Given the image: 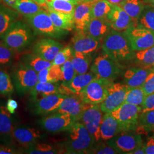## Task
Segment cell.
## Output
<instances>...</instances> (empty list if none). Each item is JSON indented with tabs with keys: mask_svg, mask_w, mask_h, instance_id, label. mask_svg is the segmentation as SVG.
Masks as SVG:
<instances>
[{
	"mask_svg": "<svg viewBox=\"0 0 154 154\" xmlns=\"http://www.w3.org/2000/svg\"><path fill=\"white\" fill-rule=\"evenodd\" d=\"M65 151L62 149H58L49 144L37 143L26 149H22L20 152L23 154H55L63 153Z\"/></svg>",
	"mask_w": 154,
	"mask_h": 154,
	"instance_id": "cell-35",
	"label": "cell"
},
{
	"mask_svg": "<svg viewBox=\"0 0 154 154\" xmlns=\"http://www.w3.org/2000/svg\"><path fill=\"white\" fill-rule=\"evenodd\" d=\"M128 87L121 83H112L109 87L108 94L100 105L102 112L110 113L125 103Z\"/></svg>",
	"mask_w": 154,
	"mask_h": 154,
	"instance_id": "cell-13",
	"label": "cell"
},
{
	"mask_svg": "<svg viewBox=\"0 0 154 154\" xmlns=\"http://www.w3.org/2000/svg\"><path fill=\"white\" fill-rule=\"evenodd\" d=\"M9 74L17 93L21 96L30 93L38 83L37 72L20 61L10 68Z\"/></svg>",
	"mask_w": 154,
	"mask_h": 154,
	"instance_id": "cell-4",
	"label": "cell"
},
{
	"mask_svg": "<svg viewBox=\"0 0 154 154\" xmlns=\"http://www.w3.org/2000/svg\"><path fill=\"white\" fill-rule=\"evenodd\" d=\"M125 32L135 52L146 49L154 45V31L137 25L127 29Z\"/></svg>",
	"mask_w": 154,
	"mask_h": 154,
	"instance_id": "cell-9",
	"label": "cell"
},
{
	"mask_svg": "<svg viewBox=\"0 0 154 154\" xmlns=\"http://www.w3.org/2000/svg\"><path fill=\"white\" fill-rule=\"evenodd\" d=\"M54 112L51 116L41 118L38 121L39 125L47 132L56 134L68 131L76 122L68 114Z\"/></svg>",
	"mask_w": 154,
	"mask_h": 154,
	"instance_id": "cell-10",
	"label": "cell"
},
{
	"mask_svg": "<svg viewBox=\"0 0 154 154\" xmlns=\"http://www.w3.org/2000/svg\"><path fill=\"white\" fill-rule=\"evenodd\" d=\"M142 88L146 96L154 93V69L149 74Z\"/></svg>",
	"mask_w": 154,
	"mask_h": 154,
	"instance_id": "cell-46",
	"label": "cell"
},
{
	"mask_svg": "<svg viewBox=\"0 0 154 154\" xmlns=\"http://www.w3.org/2000/svg\"><path fill=\"white\" fill-rule=\"evenodd\" d=\"M114 5L107 0H99L94 2L91 8V16L92 18L107 19Z\"/></svg>",
	"mask_w": 154,
	"mask_h": 154,
	"instance_id": "cell-36",
	"label": "cell"
},
{
	"mask_svg": "<svg viewBox=\"0 0 154 154\" xmlns=\"http://www.w3.org/2000/svg\"><path fill=\"white\" fill-rule=\"evenodd\" d=\"M119 67L118 63L104 52L95 59L91 71L97 78L113 82L121 73Z\"/></svg>",
	"mask_w": 154,
	"mask_h": 154,
	"instance_id": "cell-6",
	"label": "cell"
},
{
	"mask_svg": "<svg viewBox=\"0 0 154 154\" xmlns=\"http://www.w3.org/2000/svg\"><path fill=\"white\" fill-rule=\"evenodd\" d=\"M88 154H116L118 152L114 149L107 142L106 143L99 142L95 144Z\"/></svg>",
	"mask_w": 154,
	"mask_h": 154,
	"instance_id": "cell-45",
	"label": "cell"
},
{
	"mask_svg": "<svg viewBox=\"0 0 154 154\" xmlns=\"http://www.w3.org/2000/svg\"><path fill=\"white\" fill-rule=\"evenodd\" d=\"M91 105H92L85 102L79 95H66L60 107L55 112L68 114L75 121L79 122L84 111Z\"/></svg>",
	"mask_w": 154,
	"mask_h": 154,
	"instance_id": "cell-16",
	"label": "cell"
},
{
	"mask_svg": "<svg viewBox=\"0 0 154 154\" xmlns=\"http://www.w3.org/2000/svg\"><path fill=\"white\" fill-rule=\"evenodd\" d=\"M102 117L100 106L98 105H92L84 111L79 121L87 128L97 142L101 139L100 126Z\"/></svg>",
	"mask_w": 154,
	"mask_h": 154,
	"instance_id": "cell-14",
	"label": "cell"
},
{
	"mask_svg": "<svg viewBox=\"0 0 154 154\" xmlns=\"http://www.w3.org/2000/svg\"><path fill=\"white\" fill-rule=\"evenodd\" d=\"M6 106L7 107V109L11 114H14L18 108V104L16 100L9 99L6 103Z\"/></svg>",
	"mask_w": 154,
	"mask_h": 154,
	"instance_id": "cell-50",
	"label": "cell"
},
{
	"mask_svg": "<svg viewBox=\"0 0 154 154\" xmlns=\"http://www.w3.org/2000/svg\"><path fill=\"white\" fill-rule=\"evenodd\" d=\"M126 131L125 128L111 113H105L100 126L101 139L109 140L118 134Z\"/></svg>",
	"mask_w": 154,
	"mask_h": 154,
	"instance_id": "cell-21",
	"label": "cell"
},
{
	"mask_svg": "<svg viewBox=\"0 0 154 154\" xmlns=\"http://www.w3.org/2000/svg\"><path fill=\"white\" fill-rule=\"evenodd\" d=\"M102 48L104 52L119 66L134 58L135 51L125 32L112 29L104 38Z\"/></svg>",
	"mask_w": 154,
	"mask_h": 154,
	"instance_id": "cell-1",
	"label": "cell"
},
{
	"mask_svg": "<svg viewBox=\"0 0 154 154\" xmlns=\"http://www.w3.org/2000/svg\"><path fill=\"white\" fill-rule=\"evenodd\" d=\"M134 58L139 67L154 69V45L146 49L135 51Z\"/></svg>",
	"mask_w": 154,
	"mask_h": 154,
	"instance_id": "cell-32",
	"label": "cell"
},
{
	"mask_svg": "<svg viewBox=\"0 0 154 154\" xmlns=\"http://www.w3.org/2000/svg\"><path fill=\"white\" fill-rule=\"evenodd\" d=\"M47 12L57 28L66 31H71L74 28L73 16L61 13L48 9Z\"/></svg>",
	"mask_w": 154,
	"mask_h": 154,
	"instance_id": "cell-30",
	"label": "cell"
},
{
	"mask_svg": "<svg viewBox=\"0 0 154 154\" xmlns=\"http://www.w3.org/2000/svg\"><path fill=\"white\" fill-rule=\"evenodd\" d=\"M69 132V138L63 143L66 154H88L96 143L95 138L80 122H75Z\"/></svg>",
	"mask_w": 154,
	"mask_h": 154,
	"instance_id": "cell-3",
	"label": "cell"
},
{
	"mask_svg": "<svg viewBox=\"0 0 154 154\" xmlns=\"http://www.w3.org/2000/svg\"><path fill=\"white\" fill-rule=\"evenodd\" d=\"M143 111L154 110V93L147 95L142 105Z\"/></svg>",
	"mask_w": 154,
	"mask_h": 154,
	"instance_id": "cell-47",
	"label": "cell"
},
{
	"mask_svg": "<svg viewBox=\"0 0 154 154\" xmlns=\"http://www.w3.org/2000/svg\"><path fill=\"white\" fill-rule=\"evenodd\" d=\"M142 111L140 106L124 103L110 113L128 131L138 126V119Z\"/></svg>",
	"mask_w": 154,
	"mask_h": 154,
	"instance_id": "cell-8",
	"label": "cell"
},
{
	"mask_svg": "<svg viewBox=\"0 0 154 154\" xmlns=\"http://www.w3.org/2000/svg\"><path fill=\"white\" fill-rule=\"evenodd\" d=\"M145 5L143 0H123L119 5L131 18L136 25Z\"/></svg>",
	"mask_w": 154,
	"mask_h": 154,
	"instance_id": "cell-29",
	"label": "cell"
},
{
	"mask_svg": "<svg viewBox=\"0 0 154 154\" xmlns=\"http://www.w3.org/2000/svg\"><path fill=\"white\" fill-rule=\"evenodd\" d=\"M72 41L73 51L90 54L99 48L100 41L89 36L83 31H77Z\"/></svg>",
	"mask_w": 154,
	"mask_h": 154,
	"instance_id": "cell-20",
	"label": "cell"
},
{
	"mask_svg": "<svg viewBox=\"0 0 154 154\" xmlns=\"http://www.w3.org/2000/svg\"><path fill=\"white\" fill-rule=\"evenodd\" d=\"M143 1L146 5L154 7V0H143Z\"/></svg>",
	"mask_w": 154,
	"mask_h": 154,
	"instance_id": "cell-54",
	"label": "cell"
},
{
	"mask_svg": "<svg viewBox=\"0 0 154 154\" xmlns=\"http://www.w3.org/2000/svg\"><path fill=\"white\" fill-rule=\"evenodd\" d=\"M20 154V152L13 144H4L0 146V154Z\"/></svg>",
	"mask_w": 154,
	"mask_h": 154,
	"instance_id": "cell-48",
	"label": "cell"
},
{
	"mask_svg": "<svg viewBox=\"0 0 154 154\" xmlns=\"http://www.w3.org/2000/svg\"><path fill=\"white\" fill-rule=\"evenodd\" d=\"M137 25L154 31V7L145 5L138 19Z\"/></svg>",
	"mask_w": 154,
	"mask_h": 154,
	"instance_id": "cell-39",
	"label": "cell"
},
{
	"mask_svg": "<svg viewBox=\"0 0 154 154\" xmlns=\"http://www.w3.org/2000/svg\"><path fill=\"white\" fill-rule=\"evenodd\" d=\"M16 51L0 43V69H10L14 63Z\"/></svg>",
	"mask_w": 154,
	"mask_h": 154,
	"instance_id": "cell-38",
	"label": "cell"
},
{
	"mask_svg": "<svg viewBox=\"0 0 154 154\" xmlns=\"http://www.w3.org/2000/svg\"><path fill=\"white\" fill-rule=\"evenodd\" d=\"M44 135L37 129L24 125H16L12 133L13 140L26 149L38 143Z\"/></svg>",
	"mask_w": 154,
	"mask_h": 154,
	"instance_id": "cell-15",
	"label": "cell"
},
{
	"mask_svg": "<svg viewBox=\"0 0 154 154\" xmlns=\"http://www.w3.org/2000/svg\"><path fill=\"white\" fill-rule=\"evenodd\" d=\"M107 20L111 29L118 32H125L127 29L136 25L131 18L119 5H114Z\"/></svg>",
	"mask_w": 154,
	"mask_h": 154,
	"instance_id": "cell-19",
	"label": "cell"
},
{
	"mask_svg": "<svg viewBox=\"0 0 154 154\" xmlns=\"http://www.w3.org/2000/svg\"><path fill=\"white\" fill-rule=\"evenodd\" d=\"M19 13L11 8L0 5V37L18 20Z\"/></svg>",
	"mask_w": 154,
	"mask_h": 154,
	"instance_id": "cell-28",
	"label": "cell"
},
{
	"mask_svg": "<svg viewBox=\"0 0 154 154\" xmlns=\"http://www.w3.org/2000/svg\"><path fill=\"white\" fill-rule=\"evenodd\" d=\"M57 93L65 94L62 85L58 82H38L29 94V102H35L51 94Z\"/></svg>",
	"mask_w": 154,
	"mask_h": 154,
	"instance_id": "cell-22",
	"label": "cell"
},
{
	"mask_svg": "<svg viewBox=\"0 0 154 154\" xmlns=\"http://www.w3.org/2000/svg\"><path fill=\"white\" fill-rule=\"evenodd\" d=\"M79 1H80L81 2H83V1H84V0H79Z\"/></svg>",
	"mask_w": 154,
	"mask_h": 154,
	"instance_id": "cell-58",
	"label": "cell"
},
{
	"mask_svg": "<svg viewBox=\"0 0 154 154\" xmlns=\"http://www.w3.org/2000/svg\"><path fill=\"white\" fill-rule=\"evenodd\" d=\"M144 147L145 154H154V137L149 138Z\"/></svg>",
	"mask_w": 154,
	"mask_h": 154,
	"instance_id": "cell-49",
	"label": "cell"
},
{
	"mask_svg": "<svg viewBox=\"0 0 154 154\" xmlns=\"http://www.w3.org/2000/svg\"><path fill=\"white\" fill-rule=\"evenodd\" d=\"M111 4L114 5H119L123 0H107Z\"/></svg>",
	"mask_w": 154,
	"mask_h": 154,
	"instance_id": "cell-53",
	"label": "cell"
},
{
	"mask_svg": "<svg viewBox=\"0 0 154 154\" xmlns=\"http://www.w3.org/2000/svg\"><path fill=\"white\" fill-rule=\"evenodd\" d=\"M73 54V50L70 46L63 48L55 56L53 65L62 66L66 61L70 60Z\"/></svg>",
	"mask_w": 154,
	"mask_h": 154,
	"instance_id": "cell-44",
	"label": "cell"
},
{
	"mask_svg": "<svg viewBox=\"0 0 154 154\" xmlns=\"http://www.w3.org/2000/svg\"><path fill=\"white\" fill-rule=\"evenodd\" d=\"M107 141L119 154H131L134 151L143 145L141 135L133 132L118 134Z\"/></svg>",
	"mask_w": 154,
	"mask_h": 154,
	"instance_id": "cell-11",
	"label": "cell"
},
{
	"mask_svg": "<svg viewBox=\"0 0 154 154\" xmlns=\"http://www.w3.org/2000/svg\"><path fill=\"white\" fill-rule=\"evenodd\" d=\"M33 1H35L36 2H37V3H38V0H33Z\"/></svg>",
	"mask_w": 154,
	"mask_h": 154,
	"instance_id": "cell-59",
	"label": "cell"
},
{
	"mask_svg": "<svg viewBox=\"0 0 154 154\" xmlns=\"http://www.w3.org/2000/svg\"><path fill=\"white\" fill-rule=\"evenodd\" d=\"M111 29L110 23L107 19L92 18L83 32L94 38L100 41L109 34Z\"/></svg>",
	"mask_w": 154,
	"mask_h": 154,
	"instance_id": "cell-24",
	"label": "cell"
},
{
	"mask_svg": "<svg viewBox=\"0 0 154 154\" xmlns=\"http://www.w3.org/2000/svg\"><path fill=\"white\" fill-rule=\"evenodd\" d=\"M63 48V45L51 38L39 39L32 48V52L46 61L53 62L55 56Z\"/></svg>",
	"mask_w": 154,
	"mask_h": 154,
	"instance_id": "cell-17",
	"label": "cell"
},
{
	"mask_svg": "<svg viewBox=\"0 0 154 154\" xmlns=\"http://www.w3.org/2000/svg\"><path fill=\"white\" fill-rule=\"evenodd\" d=\"M38 4L41 5H44L46 4V0H38Z\"/></svg>",
	"mask_w": 154,
	"mask_h": 154,
	"instance_id": "cell-56",
	"label": "cell"
},
{
	"mask_svg": "<svg viewBox=\"0 0 154 154\" xmlns=\"http://www.w3.org/2000/svg\"><path fill=\"white\" fill-rule=\"evenodd\" d=\"M95 78H97L96 75L91 71L82 74H76L72 81L66 86L61 85L67 95L70 94L78 95Z\"/></svg>",
	"mask_w": 154,
	"mask_h": 154,
	"instance_id": "cell-26",
	"label": "cell"
},
{
	"mask_svg": "<svg viewBox=\"0 0 154 154\" xmlns=\"http://www.w3.org/2000/svg\"><path fill=\"white\" fill-rule=\"evenodd\" d=\"M50 1V0H46V1Z\"/></svg>",
	"mask_w": 154,
	"mask_h": 154,
	"instance_id": "cell-60",
	"label": "cell"
},
{
	"mask_svg": "<svg viewBox=\"0 0 154 154\" xmlns=\"http://www.w3.org/2000/svg\"><path fill=\"white\" fill-rule=\"evenodd\" d=\"M38 82H58L62 80L61 66L53 65L37 72Z\"/></svg>",
	"mask_w": 154,
	"mask_h": 154,
	"instance_id": "cell-33",
	"label": "cell"
},
{
	"mask_svg": "<svg viewBox=\"0 0 154 154\" xmlns=\"http://www.w3.org/2000/svg\"><path fill=\"white\" fill-rule=\"evenodd\" d=\"M66 96L62 94H51L37 101L29 102L28 107L34 115H46L58 110Z\"/></svg>",
	"mask_w": 154,
	"mask_h": 154,
	"instance_id": "cell-12",
	"label": "cell"
},
{
	"mask_svg": "<svg viewBox=\"0 0 154 154\" xmlns=\"http://www.w3.org/2000/svg\"><path fill=\"white\" fill-rule=\"evenodd\" d=\"M153 69L132 67L124 74V82L128 88L142 87L149 74Z\"/></svg>",
	"mask_w": 154,
	"mask_h": 154,
	"instance_id": "cell-25",
	"label": "cell"
},
{
	"mask_svg": "<svg viewBox=\"0 0 154 154\" xmlns=\"http://www.w3.org/2000/svg\"><path fill=\"white\" fill-rule=\"evenodd\" d=\"M1 1H2L6 5L11 7L13 9L16 2V0H1Z\"/></svg>",
	"mask_w": 154,
	"mask_h": 154,
	"instance_id": "cell-51",
	"label": "cell"
},
{
	"mask_svg": "<svg viewBox=\"0 0 154 154\" xmlns=\"http://www.w3.org/2000/svg\"><path fill=\"white\" fill-rule=\"evenodd\" d=\"M19 61L38 72L53 65V62L46 61L34 53H25L21 55Z\"/></svg>",
	"mask_w": 154,
	"mask_h": 154,
	"instance_id": "cell-27",
	"label": "cell"
},
{
	"mask_svg": "<svg viewBox=\"0 0 154 154\" xmlns=\"http://www.w3.org/2000/svg\"><path fill=\"white\" fill-rule=\"evenodd\" d=\"M112 83L113 82L97 78L78 95L87 103L99 105L106 98L109 88Z\"/></svg>",
	"mask_w": 154,
	"mask_h": 154,
	"instance_id": "cell-7",
	"label": "cell"
},
{
	"mask_svg": "<svg viewBox=\"0 0 154 154\" xmlns=\"http://www.w3.org/2000/svg\"><path fill=\"white\" fill-rule=\"evenodd\" d=\"M138 126L146 131L154 130V110L142 111L138 119Z\"/></svg>",
	"mask_w": 154,
	"mask_h": 154,
	"instance_id": "cell-42",
	"label": "cell"
},
{
	"mask_svg": "<svg viewBox=\"0 0 154 154\" xmlns=\"http://www.w3.org/2000/svg\"><path fill=\"white\" fill-rule=\"evenodd\" d=\"M0 1H1V0H0Z\"/></svg>",
	"mask_w": 154,
	"mask_h": 154,
	"instance_id": "cell-61",
	"label": "cell"
},
{
	"mask_svg": "<svg viewBox=\"0 0 154 154\" xmlns=\"http://www.w3.org/2000/svg\"><path fill=\"white\" fill-rule=\"evenodd\" d=\"M99 0H84L83 2H97Z\"/></svg>",
	"mask_w": 154,
	"mask_h": 154,
	"instance_id": "cell-57",
	"label": "cell"
},
{
	"mask_svg": "<svg viewBox=\"0 0 154 154\" xmlns=\"http://www.w3.org/2000/svg\"><path fill=\"white\" fill-rule=\"evenodd\" d=\"M131 154H145V151H144V144L140 147L139 148L135 149L132 152Z\"/></svg>",
	"mask_w": 154,
	"mask_h": 154,
	"instance_id": "cell-52",
	"label": "cell"
},
{
	"mask_svg": "<svg viewBox=\"0 0 154 154\" xmlns=\"http://www.w3.org/2000/svg\"><path fill=\"white\" fill-rule=\"evenodd\" d=\"M10 74L5 69H0V95L2 96H10L14 91Z\"/></svg>",
	"mask_w": 154,
	"mask_h": 154,
	"instance_id": "cell-40",
	"label": "cell"
},
{
	"mask_svg": "<svg viewBox=\"0 0 154 154\" xmlns=\"http://www.w3.org/2000/svg\"><path fill=\"white\" fill-rule=\"evenodd\" d=\"M70 61L77 74H82L88 71L91 63V58L89 54L73 51Z\"/></svg>",
	"mask_w": 154,
	"mask_h": 154,
	"instance_id": "cell-31",
	"label": "cell"
},
{
	"mask_svg": "<svg viewBox=\"0 0 154 154\" xmlns=\"http://www.w3.org/2000/svg\"><path fill=\"white\" fill-rule=\"evenodd\" d=\"M15 125V120L7 109L6 103L0 100V140L4 144H12V133Z\"/></svg>",
	"mask_w": 154,
	"mask_h": 154,
	"instance_id": "cell-18",
	"label": "cell"
},
{
	"mask_svg": "<svg viewBox=\"0 0 154 154\" xmlns=\"http://www.w3.org/2000/svg\"><path fill=\"white\" fill-rule=\"evenodd\" d=\"M94 2H82L75 6L73 15L74 28L77 31H83L91 19V12Z\"/></svg>",
	"mask_w": 154,
	"mask_h": 154,
	"instance_id": "cell-23",
	"label": "cell"
},
{
	"mask_svg": "<svg viewBox=\"0 0 154 154\" xmlns=\"http://www.w3.org/2000/svg\"><path fill=\"white\" fill-rule=\"evenodd\" d=\"M146 97L142 87L128 88L125 103H131L142 107Z\"/></svg>",
	"mask_w": 154,
	"mask_h": 154,
	"instance_id": "cell-41",
	"label": "cell"
},
{
	"mask_svg": "<svg viewBox=\"0 0 154 154\" xmlns=\"http://www.w3.org/2000/svg\"><path fill=\"white\" fill-rule=\"evenodd\" d=\"M25 18L35 35L51 38L62 39L68 33L67 31L57 28L48 12L44 10L41 9L33 15Z\"/></svg>",
	"mask_w": 154,
	"mask_h": 154,
	"instance_id": "cell-5",
	"label": "cell"
},
{
	"mask_svg": "<svg viewBox=\"0 0 154 154\" xmlns=\"http://www.w3.org/2000/svg\"><path fill=\"white\" fill-rule=\"evenodd\" d=\"M67 1L72 3V4L75 5H77L78 4L81 3V2L79 1V0H66Z\"/></svg>",
	"mask_w": 154,
	"mask_h": 154,
	"instance_id": "cell-55",
	"label": "cell"
},
{
	"mask_svg": "<svg viewBox=\"0 0 154 154\" xmlns=\"http://www.w3.org/2000/svg\"><path fill=\"white\" fill-rule=\"evenodd\" d=\"M61 66L62 72V81L63 82L62 85L66 86L72 81L74 77L76 75L77 73L72 66L70 60L66 61L64 64Z\"/></svg>",
	"mask_w": 154,
	"mask_h": 154,
	"instance_id": "cell-43",
	"label": "cell"
},
{
	"mask_svg": "<svg viewBox=\"0 0 154 154\" xmlns=\"http://www.w3.org/2000/svg\"><path fill=\"white\" fill-rule=\"evenodd\" d=\"M48 9L73 16L75 6L66 0H50L46 1Z\"/></svg>",
	"mask_w": 154,
	"mask_h": 154,
	"instance_id": "cell-37",
	"label": "cell"
},
{
	"mask_svg": "<svg viewBox=\"0 0 154 154\" xmlns=\"http://www.w3.org/2000/svg\"><path fill=\"white\" fill-rule=\"evenodd\" d=\"M35 34L30 26L17 20L1 37V43L16 52H22L33 44Z\"/></svg>",
	"mask_w": 154,
	"mask_h": 154,
	"instance_id": "cell-2",
	"label": "cell"
},
{
	"mask_svg": "<svg viewBox=\"0 0 154 154\" xmlns=\"http://www.w3.org/2000/svg\"><path fill=\"white\" fill-rule=\"evenodd\" d=\"M13 9L26 17L37 13L41 8L38 4L33 0H16Z\"/></svg>",
	"mask_w": 154,
	"mask_h": 154,
	"instance_id": "cell-34",
	"label": "cell"
}]
</instances>
